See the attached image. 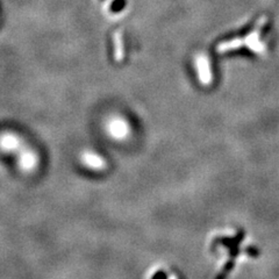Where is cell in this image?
I'll return each mask as SVG.
<instances>
[{"mask_svg":"<svg viewBox=\"0 0 279 279\" xmlns=\"http://www.w3.org/2000/svg\"><path fill=\"white\" fill-rule=\"evenodd\" d=\"M83 165H85L88 169L94 170V171H101L106 166L104 157L99 156L98 154L92 153V151H84L80 156Z\"/></svg>","mask_w":279,"mask_h":279,"instance_id":"cell-5","label":"cell"},{"mask_svg":"<svg viewBox=\"0 0 279 279\" xmlns=\"http://www.w3.org/2000/svg\"><path fill=\"white\" fill-rule=\"evenodd\" d=\"M265 23H266V17L259 18L255 26V29H254L251 33L248 34V35L246 36V39H242V40L237 39V40H234V41L221 43V45L219 46V50L220 51L228 50V49L238 48V46L242 45H248V46H249L250 49H254V50H256V51H262L263 46L259 41V34L260 32H262L263 26H264Z\"/></svg>","mask_w":279,"mask_h":279,"instance_id":"cell-1","label":"cell"},{"mask_svg":"<svg viewBox=\"0 0 279 279\" xmlns=\"http://www.w3.org/2000/svg\"><path fill=\"white\" fill-rule=\"evenodd\" d=\"M107 132L113 139H125L129 133L128 123L125 120L121 119V117H113V119L108 121Z\"/></svg>","mask_w":279,"mask_h":279,"instance_id":"cell-4","label":"cell"},{"mask_svg":"<svg viewBox=\"0 0 279 279\" xmlns=\"http://www.w3.org/2000/svg\"><path fill=\"white\" fill-rule=\"evenodd\" d=\"M39 165V157L35 151L29 148H21L18 153V166L23 172L30 173Z\"/></svg>","mask_w":279,"mask_h":279,"instance_id":"cell-2","label":"cell"},{"mask_svg":"<svg viewBox=\"0 0 279 279\" xmlns=\"http://www.w3.org/2000/svg\"><path fill=\"white\" fill-rule=\"evenodd\" d=\"M23 147L20 136L12 132L0 134V151L6 154H18Z\"/></svg>","mask_w":279,"mask_h":279,"instance_id":"cell-3","label":"cell"}]
</instances>
